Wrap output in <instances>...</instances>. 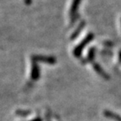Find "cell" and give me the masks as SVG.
Wrapping results in <instances>:
<instances>
[{"label": "cell", "instance_id": "obj_1", "mask_svg": "<svg viewBox=\"0 0 121 121\" xmlns=\"http://www.w3.org/2000/svg\"><path fill=\"white\" fill-rule=\"evenodd\" d=\"M94 37V35L93 33H89L88 35L86 36V38L84 39L74 49V50H73L74 56L76 57H80L83 50L85 48V47L89 43H91V41L93 40Z\"/></svg>", "mask_w": 121, "mask_h": 121}, {"label": "cell", "instance_id": "obj_2", "mask_svg": "<svg viewBox=\"0 0 121 121\" xmlns=\"http://www.w3.org/2000/svg\"><path fill=\"white\" fill-rule=\"evenodd\" d=\"M81 2V0H73L71 6V9H70V16L72 17V21H74L76 20L77 18V10H78L79 6Z\"/></svg>", "mask_w": 121, "mask_h": 121}, {"label": "cell", "instance_id": "obj_3", "mask_svg": "<svg viewBox=\"0 0 121 121\" xmlns=\"http://www.w3.org/2000/svg\"><path fill=\"white\" fill-rule=\"evenodd\" d=\"M93 68H94V69L96 71L97 73H98L99 76H101L103 79H109V76H108V75L104 71V69L101 67V65L99 64H98V63H94Z\"/></svg>", "mask_w": 121, "mask_h": 121}, {"label": "cell", "instance_id": "obj_4", "mask_svg": "<svg viewBox=\"0 0 121 121\" xmlns=\"http://www.w3.org/2000/svg\"><path fill=\"white\" fill-rule=\"evenodd\" d=\"M34 59L35 60H39V61L48 63V64H54L56 62L55 57H45V56H35Z\"/></svg>", "mask_w": 121, "mask_h": 121}, {"label": "cell", "instance_id": "obj_5", "mask_svg": "<svg viewBox=\"0 0 121 121\" xmlns=\"http://www.w3.org/2000/svg\"><path fill=\"white\" fill-rule=\"evenodd\" d=\"M39 69L38 65L36 63H32V68H31V77L33 80H37L39 78Z\"/></svg>", "mask_w": 121, "mask_h": 121}, {"label": "cell", "instance_id": "obj_6", "mask_svg": "<svg viewBox=\"0 0 121 121\" xmlns=\"http://www.w3.org/2000/svg\"><path fill=\"white\" fill-rule=\"evenodd\" d=\"M104 115L105 117H108V118H110L113 120H116V121H121V117H120L118 114H116V113L111 112V111H108L106 110L104 112Z\"/></svg>", "mask_w": 121, "mask_h": 121}, {"label": "cell", "instance_id": "obj_7", "mask_svg": "<svg viewBox=\"0 0 121 121\" xmlns=\"http://www.w3.org/2000/svg\"><path fill=\"white\" fill-rule=\"evenodd\" d=\"M85 25H86V22L84 21H83L82 22L80 23V25H79V27L77 28V29L76 30L73 32V34H72V35L71 36V39H76L77 36L79 35V34L80 33V31L83 30V28H84V26H85Z\"/></svg>", "mask_w": 121, "mask_h": 121}, {"label": "cell", "instance_id": "obj_8", "mask_svg": "<svg viewBox=\"0 0 121 121\" xmlns=\"http://www.w3.org/2000/svg\"><path fill=\"white\" fill-rule=\"evenodd\" d=\"M16 115L18 116V117H26L28 116H29L31 113V111L30 110H21V109H18L17 110L16 112Z\"/></svg>", "mask_w": 121, "mask_h": 121}, {"label": "cell", "instance_id": "obj_9", "mask_svg": "<svg viewBox=\"0 0 121 121\" xmlns=\"http://www.w3.org/2000/svg\"><path fill=\"white\" fill-rule=\"evenodd\" d=\"M95 51H96V49L94 47L93 48H91L90 50H89V53H88V55H87V61H92L94 58V55H95Z\"/></svg>", "mask_w": 121, "mask_h": 121}, {"label": "cell", "instance_id": "obj_10", "mask_svg": "<svg viewBox=\"0 0 121 121\" xmlns=\"http://www.w3.org/2000/svg\"><path fill=\"white\" fill-rule=\"evenodd\" d=\"M50 110H47V112H46V119H47V121H51L50 120Z\"/></svg>", "mask_w": 121, "mask_h": 121}, {"label": "cell", "instance_id": "obj_11", "mask_svg": "<svg viewBox=\"0 0 121 121\" xmlns=\"http://www.w3.org/2000/svg\"><path fill=\"white\" fill-rule=\"evenodd\" d=\"M30 121H43V120L41 119L40 117H37V118H35V119H34V120H31Z\"/></svg>", "mask_w": 121, "mask_h": 121}, {"label": "cell", "instance_id": "obj_12", "mask_svg": "<svg viewBox=\"0 0 121 121\" xmlns=\"http://www.w3.org/2000/svg\"><path fill=\"white\" fill-rule=\"evenodd\" d=\"M119 60L121 63V50H120V52H119Z\"/></svg>", "mask_w": 121, "mask_h": 121}]
</instances>
